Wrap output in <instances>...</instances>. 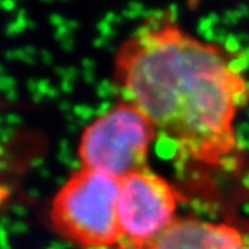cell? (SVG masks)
I'll list each match as a JSON object with an SVG mask.
<instances>
[{"instance_id": "6da1fadb", "label": "cell", "mask_w": 249, "mask_h": 249, "mask_svg": "<svg viewBox=\"0 0 249 249\" xmlns=\"http://www.w3.org/2000/svg\"><path fill=\"white\" fill-rule=\"evenodd\" d=\"M112 82L121 101L140 109L181 162L238 168L235 122L249 104V80L229 47L160 11L119 45Z\"/></svg>"}, {"instance_id": "7a4b0ae2", "label": "cell", "mask_w": 249, "mask_h": 249, "mask_svg": "<svg viewBox=\"0 0 249 249\" xmlns=\"http://www.w3.org/2000/svg\"><path fill=\"white\" fill-rule=\"evenodd\" d=\"M119 180L80 166L54 196L50 223L61 238L82 249L122 244L118 222Z\"/></svg>"}, {"instance_id": "3957f363", "label": "cell", "mask_w": 249, "mask_h": 249, "mask_svg": "<svg viewBox=\"0 0 249 249\" xmlns=\"http://www.w3.org/2000/svg\"><path fill=\"white\" fill-rule=\"evenodd\" d=\"M155 127L140 109L119 101L86 126L78 154L80 166L116 180L148 169Z\"/></svg>"}, {"instance_id": "277c9868", "label": "cell", "mask_w": 249, "mask_h": 249, "mask_svg": "<svg viewBox=\"0 0 249 249\" xmlns=\"http://www.w3.org/2000/svg\"><path fill=\"white\" fill-rule=\"evenodd\" d=\"M178 196L169 181L152 170L119 181L118 222L122 245L150 248L178 219Z\"/></svg>"}, {"instance_id": "5b68a950", "label": "cell", "mask_w": 249, "mask_h": 249, "mask_svg": "<svg viewBox=\"0 0 249 249\" xmlns=\"http://www.w3.org/2000/svg\"><path fill=\"white\" fill-rule=\"evenodd\" d=\"M154 249H249V237L227 223L178 217Z\"/></svg>"}, {"instance_id": "8992f818", "label": "cell", "mask_w": 249, "mask_h": 249, "mask_svg": "<svg viewBox=\"0 0 249 249\" xmlns=\"http://www.w3.org/2000/svg\"><path fill=\"white\" fill-rule=\"evenodd\" d=\"M118 249H154L152 247H150V248H139V247H127V245H122L121 248Z\"/></svg>"}]
</instances>
